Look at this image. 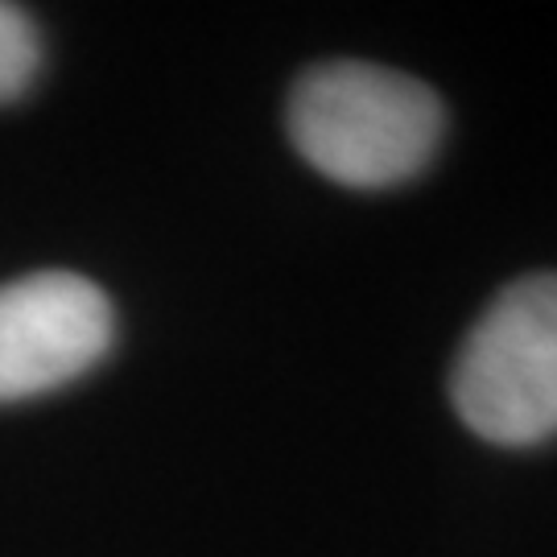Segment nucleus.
I'll return each mask as SVG.
<instances>
[{
	"mask_svg": "<svg viewBox=\"0 0 557 557\" xmlns=\"http://www.w3.org/2000/svg\"><path fill=\"white\" fill-rule=\"evenodd\" d=\"M285 128L306 165L351 190L413 182L438 158L446 112L413 75L338 59L310 66L285 108Z\"/></svg>",
	"mask_w": 557,
	"mask_h": 557,
	"instance_id": "f257e3e1",
	"label": "nucleus"
},
{
	"mask_svg": "<svg viewBox=\"0 0 557 557\" xmlns=\"http://www.w3.org/2000/svg\"><path fill=\"white\" fill-rule=\"evenodd\" d=\"M450 405L492 446L557 438V273L517 277L487 301L450 368Z\"/></svg>",
	"mask_w": 557,
	"mask_h": 557,
	"instance_id": "f03ea898",
	"label": "nucleus"
},
{
	"mask_svg": "<svg viewBox=\"0 0 557 557\" xmlns=\"http://www.w3.org/2000/svg\"><path fill=\"white\" fill-rule=\"evenodd\" d=\"M112 335V301L79 273H29L0 285V405L79 380L108 356Z\"/></svg>",
	"mask_w": 557,
	"mask_h": 557,
	"instance_id": "7ed1b4c3",
	"label": "nucleus"
},
{
	"mask_svg": "<svg viewBox=\"0 0 557 557\" xmlns=\"http://www.w3.org/2000/svg\"><path fill=\"white\" fill-rule=\"evenodd\" d=\"M41 66V41L38 29L25 9L0 4V103L21 100Z\"/></svg>",
	"mask_w": 557,
	"mask_h": 557,
	"instance_id": "20e7f679",
	"label": "nucleus"
}]
</instances>
